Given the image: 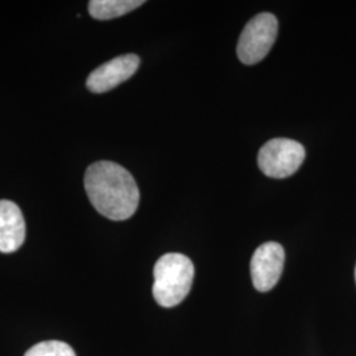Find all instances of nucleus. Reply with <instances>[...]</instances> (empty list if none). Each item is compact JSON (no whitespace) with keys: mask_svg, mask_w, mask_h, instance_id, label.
Instances as JSON below:
<instances>
[{"mask_svg":"<svg viewBox=\"0 0 356 356\" xmlns=\"http://www.w3.org/2000/svg\"><path fill=\"white\" fill-rule=\"evenodd\" d=\"M144 3L143 0H91L89 13L97 20H111L135 11Z\"/></svg>","mask_w":356,"mask_h":356,"instance_id":"obj_8","label":"nucleus"},{"mask_svg":"<svg viewBox=\"0 0 356 356\" xmlns=\"http://www.w3.org/2000/svg\"><path fill=\"white\" fill-rule=\"evenodd\" d=\"M153 276L156 302L163 307H173L181 304L191 292L194 266L185 254H166L157 260Z\"/></svg>","mask_w":356,"mask_h":356,"instance_id":"obj_2","label":"nucleus"},{"mask_svg":"<svg viewBox=\"0 0 356 356\" xmlns=\"http://www.w3.org/2000/svg\"><path fill=\"white\" fill-rule=\"evenodd\" d=\"M355 276H356V270H355Z\"/></svg>","mask_w":356,"mask_h":356,"instance_id":"obj_10","label":"nucleus"},{"mask_svg":"<svg viewBox=\"0 0 356 356\" xmlns=\"http://www.w3.org/2000/svg\"><path fill=\"white\" fill-rule=\"evenodd\" d=\"M279 32V22L272 13H260L244 26L236 53L243 64L254 65L266 58Z\"/></svg>","mask_w":356,"mask_h":356,"instance_id":"obj_3","label":"nucleus"},{"mask_svg":"<svg viewBox=\"0 0 356 356\" xmlns=\"http://www.w3.org/2000/svg\"><path fill=\"white\" fill-rule=\"evenodd\" d=\"M26 241V220L17 204L0 201V252L11 254L17 251Z\"/></svg>","mask_w":356,"mask_h":356,"instance_id":"obj_7","label":"nucleus"},{"mask_svg":"<svg viewBox=\"0 0 356 356\" xmlns=\"http://www.w3.org/2000/svg\"><path fill=\"white\" fill-rule=\"evenodd\" d=\"M285 263L282 245L276 242L261 244L251 260V276L259 292H269L279 282Z\"/></svg>","mask_w":356,"mask_h":356,"instance_id":"obj_5","label":"nucleus"},{"mask_svg":"<svg viewBox=\"0 0 356 356\" xmlns=\"http://www.w3.org/2000/svg\"><path fill=\"white\" fill-rule=\"evenodd\" d=\"M305 156V148L298 141L273 139L261 147L257 163L268 177L285 178L300 169Z\"/></svg>","mask_w":356,"mask_h":356,"instance_id":"obj_4","label":"nucleus"},{"mask_svg":"<svg viewBox=\"0 0 356 356\" xmlns=\"http://www.w3.org/2000/svg\"><path fill=\"white\" fill-rule=\"evenodd\" d=\"M85 189L95 210L111 220H126L138 210L140 193L126 168L98 161L86 169Z\"/></svg>","mask_w":356,"mask_h":356,"instance_id":"obj_1","label":"nucleus"},{"mask_svg":"<svg viewBox=\"0 0 356 356\" xmlns=\"http://www.w3.org/2000/svg\"><path fill=\"white\" fill-rule=\"evenodd\" d=\"M24 356H76V353L65 342L47 341L31 347Z\"/></svg>","mask_w":356,"mask_h":356,"instance_id":"obj_9","label":"nucleus"},{"mask_svg":"<svg viewBox=\"0 0 356 356\" xmlns=\"http://www.w3.org/2000/svg\"><path fill=\"white\" fill-rule=\"evenodd\" d=\"M140 58L136 54L115 57L90 73L86 86L95 94L107 92L134 76L138 72Z\"/></svg>","mask_w":356,"mask_h":356,"instance_id":"obj_6","label":"nucleus"}]
</instances>
